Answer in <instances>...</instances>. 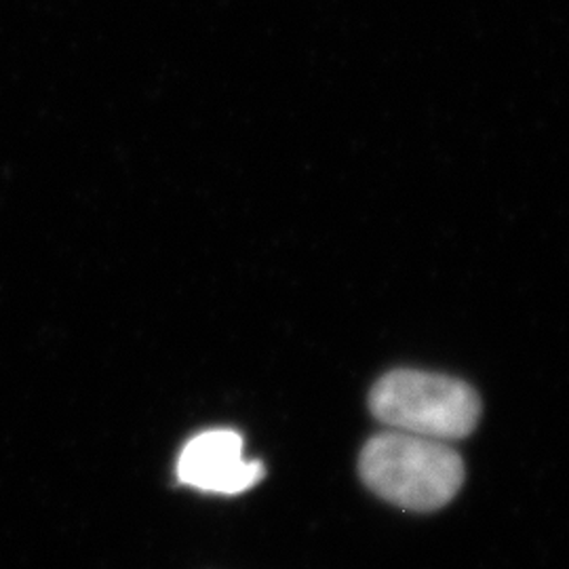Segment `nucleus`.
I'll return each mask as SVG.
<instances>
[{
    "label": "nucleus",
    "instance_id": "f257e3e1",
    "mask_svg": "<svg viewBox=\"0 0 569 569\" xmlns=\"http://www.w3.org/2000/svg\"><path fill=\"white\" fill-rule=\"evenodd\" d=\"M367 488L401 509L437 510L465 483V462L446 441L390 430L369 439L359 460Z\"/></svg>",
    "mask_w": 569,
    "mask_h": 569
},
{
    "label": "nucleus",
    "instance_id": "f03ea898",
    "mask_svg": "<svg viewBox=\"0 0 569 569\" xmlns=\"http://www.w3.org/2000/svg\"><path fill=\"white\" fill-rule=\"evenodd\" d=\"M371 413L392 430L456 441L468 437L481 418L477 390L451 376L395 369L369 392Z\"/></svg>",
    "mask_w": 569,
    "mask_h": 569
},
{
    "label": "nucleus",
    "instance_id": "7ed1b4c3",
    "mask_svg": "<svg viewBox=\"0 0 569 569\" xmlns=\"http://www.w3.org/2000/svg\"><path fill=\"white\" fill-rule=\"evenodd\" d=\"M178 477L182 483L203 491L241 493L264 477V467L258 460H244L241 435L211 430L183 448Z\"/></svg>",
    "mask_w": 569,
    "mask_h": 569
}]
</instances>
